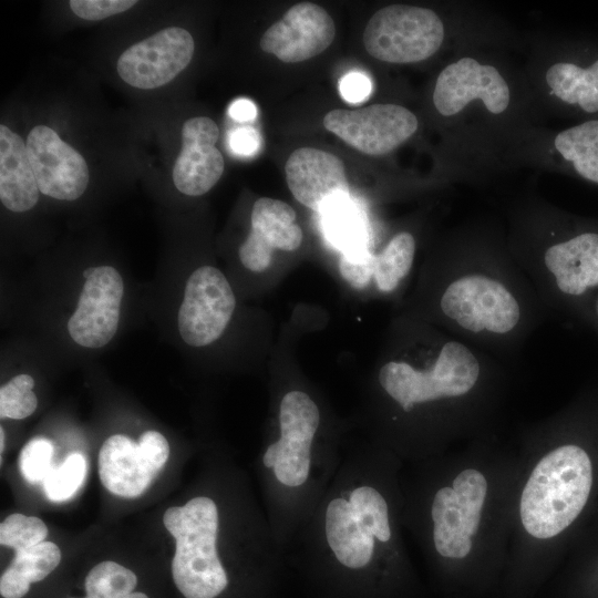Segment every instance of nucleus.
Listing matches in <instances>:
<instances>
[{
  "label": "nucleus",
  "mask_w": 598,
  "mask_h": 598,
  "mask_svg": "<svg viewBox=\"0 0 598 598\" xmlns=\"http://www.w3.org/2000/svg\"><path fill=\"white\" fill-rule=\"evenodd\" d=\"M339 90L346 102L357 104L370 96L372 84L365 74L354 71L340 79Z\"/></svg>",
  "instance_id": "35"
},
{
  "label": "nucleus",
  "mask_w": 598,
  "mask_h": 598,
  "mask_svg": "<svg viewBox=\"0 0 598 598\" xmlns=\"http://www.w3.org/2000/svg\"><path fill=\"white\" fill-rule=\"evenodd\" d=\"M297 215L287 203L261 197L251 210V228L239 247V259L245 268L261 272L271 264L275 249L293 251L302 243V230Z\"/></svg>",
  "instance_id": "19"
},
{
  "label": "nucleus",
  "mask_w": 598,
  "mask_h": 598,
  "mask_svg": "<svg viewBox=\"0 0 598 598\" xmlns=\"http://www.w3.org/2000/svg\"><path fill=\"white\" fill-rule=\"evenodd\" d=\"M328 239L343 251L365 248V219L362 210L344 197L321 212Z\"/></svg>",
  "instance_id": "26"
},
{
  "label": "nucleus",
  "mask_w": 598,
  "mask_h": 598,
  "mask_svg": "<svg viewBox=\"0 0 598 598\" xmlns=\"http://www.w3.org/2000/svg\"><path fill=\"white\" fill-rule=\"evenodd\" d=\"M83 276L86 280L76 310L68 321V331L78 344L96 349L116 333L124 285L111 266L87 268Z\"/></svg>",
  "instance_id": "13"
},
{
  "label": "nucleus",
  "mask_w": 598,
  "mask_h": 598,
  "mask_svg": "<svg viewBox=\"0 0 598 598\" xmlns=\"http://www.w3.org/2000/svg\"><path fill=\"white\" fill-rule=\"evenodd\" d=\"M596 315H597V318H598V300H597V303H596Z\"/></svg>",
  "instance_id": "39"
},
{
  "label": "nucleus",
  "mask_w": 598,
  "mask_h": 598,
  "mask_svg": "<svg viewBox=\"0 0 598 598\" xmlns=\"http://www.w3.org/2000/svg\"><path fill=\"white\" fill-rule=\"evenodd\" d=\"M554 144L581 177L598 183V120L558 133Z\"/></svg>",
  "instance_id": "24"
},
{
  "label": "nucleus",
  "mask_w": 598,
  "mask_h": 598,
  "mask_svg": "<svg viewBox=\"0 0 598 598\" xmlns=\"http://www.w3.org/2000/svg\"><path fill=\"white\" fill-rule=\"evenodd\" d=\"M228 114L237 122H248L256 117L257 107L251 101L247 99H239L229 105Z\"/></svg>",
  "instance_id": "37"
},
{
  "label": "nucleus",
  "mask_w": 598,
  "mask_h": 598,
  "mask_svg": "<svg viewBox=\"0 0 598 598\" xmlns=\"http://www.w3.org/2000/svg\"><path fill=\"white\" fill-rule=\"evenodd\" d=\"M431 515L436 551L451 559L467 557L472 540L465 532L457 495L452 487L445 486L435 493Z\"/></svg>",
  "instance_id": "22"
},
{
  "label": "nucleus",
  "mask_w": 598,
  "mask_h": 598,
  "mask_svg": "<svg viewBox=\"0 0 598 598\" xmlns=\"http://www.w3.org/2000/svg\"><path fill=\"white\" fill-rule=\"evenodd\" d=\"M323 125L359 152L379 156L410 138L417 128V118L401 105L384 103L332 110L326 114Z\"/></svg>",
  "instance_id": "10"
},
{
  "label": "nucleus",
  "mask_w": 598,
  "mask_h": 598,
  "mask_svg": "<svg viewBox=\"0 0 598 598\" xmlns=\"http://www.w3.org/2000/svg\"><path fill=\"white\" fill-rule=\"evenodd\" d=\"M280 439L270 444L262 463L283 485H302L310 472L311 444L320 422L317 404L305 392H288L279 409Z\"/></svg>",
  "instance_id": "9"
},
{
  "label": "nucleus",
  "mask_w": 598,
  "mask_h": 598,
  "mask_svg": "<svg viewBox=\"0 0 598 598\" xmlns=\"http://www.w3.org/2000/svg\"><path fill=\"white\" fill-rule=\"evenodd\" d=\"M136 575L114 561H102L87 574L84 586L85 598H148L143 592H133Z\"/></svg>",
  "instance_id": "27"
},
{
  "label": "nucleus",
  "mask_w": 598,
  "mask_h": 598,
  "mask_svg": "<svg viewBox=\"0 0 598 598\" xmlns=\"http://www.w3.org/2000/svg\"><path fill=\"white\" fill-rule=\"evenodd\" d=\"M327 543L344 567H365L374 553V540L391 537L389 509L384 497L372 486L354 488L349 499L332 498L324 513Z\"/></svg>",
  "instance_id": "6"
},
{
  "label": "nucleus",
  "mask_w": 598,
  "mask_h": 598,
  "mask_svg": "<svg viewBox=\"0 0 598 598\" xmlns=\"http://www.w3.org/2000/svg\"><path fill=\"white\" fill-rule=\"evenodd\" d=\"M286 182L293 197L303 206L322 212L350 196L342 161L315 147L293 151L285 165Z\"/></svg>",
  "instance_id": "17"
},
{
  "label": "nucleus",
  "mask_w": 598,
  "mask_h": 598,
  "mask_svg": "<svg viewBox=\"0 0 598 598\" xmlns=\"http://www.w3.org/2000/svg\"><path fill=\"white\" fill-rule=\"evenodd\" d=\"M166 529L175 538L172 575L185 598H215L227 586V574L216 550L218 511L206 496L166 509Z\"/></svg>",
  "instance_id": "5"
},
{
  "label": "nucleus",
  "mask_w": 598,
  "mask_h": 598,
  "mask_svg": "<svg viewBox=\"0 0 598 598\" xmlns=\"http://www.w3.org/2000/svg\"><path fill=\"white\" fill-rule=\"evenodd\" d=\"M473 100L483 102L491 113L501 114L509 105L511 91L496 68L466 56L441 71L433 91V103L441 115L452 116Z\"/></svg>",
  "instance_id": "15"
},
{
  "label": "nucleus",
  "mask_w": 598,
  "mask_h": 598,
  "mask_svg": "<svg viewBox=\"0 0 598 598\" xmlns=\"http://www.w3.org/2000/svg\"><path fill=\"white\" fill-rule=\"evenodd\" d=\"M362 39L367 52L380 61L415 63L437 52L443 43L444 25L431 9L391 4L370 18Z\"/></svg>",
  "instance_id": "7"
},
{
  "label": "nucleus",
  "mask_w": 598,
  "mask_h": 598,
  "mask_svg": "<svg viewBox=\"0 0 598 598\" xmlns=\"http://www.w3.org/2000/svg\"><path fill=\"white\" fill-rule=\"evenodd\" d=\"M230 150L239 156L255 154L261 144L259 132L250 126L238 127L229 134Z\"/></svg>",
  "instance_id": "36"
},
{
  "label": "nucleus",
  "mask_w": 598,
  "mask_h": 598,
  "mask_svg": "<svg viewBox=\"0 0 598 598\" xmlns=\"http://www.w3.org/2000/svg\"><path fill=\"white\" fill-rule=\"evenodd\" d=\"M52 443L43 437L29 441L20 452V471L30 483L43 482L50 472Z\"/></svg>",
  "instance_id": "32"
},
{
  "label": "nucleus",
  "mask_w": 598,
  "mask_h": 598,
  "mask_svg": "<svg viewBox=\"0 0 598 598\" xmlns=\"http://www.w3.org/2000/svg\"><path fill=\"white\" fill-rule=\"evenodd\" d=\"M194 49V39L187 30L166 28L126 49L117 60V73L131 86L156 89L189 64Z\"/></svg>",
  "instance_id": "12"
},
{
  "label": "nucleus",
  "mask_w": 598,
  "mask_h": 598,
  "mask_svg": "<svg viewBox=\"0 0 598 598\" xmlns=\"http://www.w3.org/2000/svg\"><path fill=\"white\" fill-rule=\"evenodd\" d=\"M0 436H1V439H0V445H1L0 453L2 454L3 446H4V431H3L2 427L0 429Z\"/></svg>",
  "instance_id": "38"
},
{
  "label": "nucleus",
  "mask_w": 598,
  "mask_h": 598,
  "mask_svg": "<svg viewBox=\"0 0 598 598\" xmlns=\"http://www.w3.org/2000/svg\"><path fill=\"white\" fill-rule=\"evenodd\" d=\"M424 359L420 365L392 359L379 370L381 388L404 413L419 405L478 400L504 374L503 362L448 333L430 339Z\"/></svg>",
  "instance_id": "2"
},
{
  "label": "nucleus",
  "mask_w": 598,
  "mask_h": 598,
  "mask_svg": "<svg viewBox=\"0 0 598 598\" xmlns=\"http://www.w3.org/2000/svg\"><path fill=\"white\" fill-rule=\"evenodd\" d=\"M47 525L38 517L14 513L0 524V544L16 551L44 542Z\"/></svg>",
  "instance_id": "30"
},
{
  "label": "nucleus",
  "mask_w": 598,
  "mask_h": 598,
  "mask_svg": "<svg viewBox=\"0 0 598 598\" xmlns=\"http://www.w3.org/2000/svg\"><path fill=\"white\" fill-rule=\"evenodd\" d=\"M339 269L342 278L353 288H365L374 274V254L367 248L343 251Z\"/></svg>",
  "instance_id": "33"
},
{
  "label": "nucleus",
  "mask_w": 598,
  "mask_h": 598,
  "mask_svg": "<svg viewBox=\"0 0 598 598\" xmlns=\"http://www.w3.org/2000/svg\"><path fill=\"white\" fill-rule=\"evenodd\" d=\"M415 257V239L409 231L394 235L386 246L374 255L373 278L378 289L390 293L410 274Z\"/></svg>",
  "instance_id": "25"
},
{
  "label": "nucleus",
  "mask_w": 598,
  "mask_h": 598,
  "mask_svg": "<svg viewBox=\"0 0 598 598\" xmlns=\"http://www.w3.org/2000/svg\"><path fill=\"white\" fill-rule=\"evenodd\" d=\"M334 34V22L322 7L300 2L265 31L260 48L282 62L297 63L323 52Z\"/></svg>",
  "instance_id": "16"
},
{
  "label": "nucleus",
  "mask_w": 598,
  "mask_h": 598,
  "mask_svg": "<svg viewBox=\"0 0 598 598\" xmlns=\"http://www.w3.org/2000/svg\"><path fill=\"white\" fill-rule=\"evenodd\" d=\"M511 252L549 316L598 287V233L518 243Z\"/></svg>",
  "instance_id": "4"
},
{
  "label": "nucleus",
  "mask_w": 598,
  "mask_h": 598,
  "mask_svg": "<svg viewBox=\"0 0 598 598\" xmlns=\"http://www.w3.org/2000/svg\"><path fill=\"white\" fill-rule=\"evenodd\" d=\"M169 445L157 431L144 432L138 442L115 434L103 443L99 453L102 484L124 498L141 496L167 462Z\"/></svg>",
  "instance_id": "8"
},
{
  "label": "nucleus",
  "mask_w": 598,
  "mask_h": 598,
  "mask_svg": "<svg viewBox=\"0 0 598 598\" xmlns=\"http://www.w3.org/2000/svg\"><path fill=\"white\" fill-rule=\"evenodd\" d=\"M86 475V461L80 453L70 454L58 467L51 468L43 481L47 497L52 502L71 498L82 486Z\"/></svg>",
  "instance_id": "29"
},
{
  "label": "nucleus",
  "mask_w": 598,
  "mask_h": 598,
  "mask_svg": "<svg viewBox=\"0 0 598 598\" xmlns=\"http://www.w3.org/2000/svg\"><path fill=\"white\" fill-rule=\"evenodd\" d=\"M60 548L52 542H42L16 551L10 566L0 578V594L4 598H22L32 582L44 579L60 564Z\"/></svg>",
  "instance_id": "21"
},
{
  "label": "nucleus",
  "mask_w": 598,
  "mask_h": 598,
  "mask_svg": "<svg viewBox=\"0 0 598 598\" xmlns=\"http://www.w3.org/2000/svg\"><path fill=\"white\" fill-rule=\"evenodd\" d=\"M235 307V295L224 274L212 266L199 267L186 282L178 310L182 339L192 347L210 344L226 329Z\"/></svg>",
  "instance_id": "11"
},
{
  "label": "nucleus",
  "mask_w": 598,
  "mask_h": 598,
  "mask_svg": "<svg viewBox=\"0 0 598 598\" xmlns=\"http://www.w3.org/2000/svg\"><path fill=\"white\" fill-rule=\"evenodd\" d=\"M135 0H71V10L84 20H103L135 6Z\"/></svg>",
  "instance_id": "34"
},
{
  "label": "nucleus",
  "mask_w": 598,
  "mask_h": 598,
  "mask_svg": "<svg viewBox=\"0 0 598 598\" xmlns=\"http://www.w3.org/2000/svg\"><path fill=\"white\" fill-rule=\"evenodd\" d=\"M592 484L587 452L565 444L547 453L533 470L520 497L524 528L538 539L565 530L586 505Z\"/></svg>",
  "instance_id": "3"
},
{
  "label": "nucleus",
  "mask_w": 598,
  "mask_h": 598,
  "mask_svg": "<svg viewBox=\"0 0 598 598\" xmlns=\"http://www.w3.org/2000/svg\"><path fill=\"white\" fill-rule=\"evenodd\" d=\"M219 130L209 117L187 120L182 127V150L173 167L175 187L188 196L210 190L224 173V157L215 147Z\"/></svg>",
  "instance_id": "18"
},
{
  "label": "nucleus",
  "mask_w": 598,
  "mask_h": 598,
  "mask_svg": "<svg viewBox=\"0 0 598 598\" xmlns=\"http://www.w3.org/2000/svg\"><path fill=\"white\" fill-rule=\"evenodd\" d=\"M34 380L28 374L12 378L0 389V416L21 420L31 415L38 405L32 391Z\"/></svg>",
  "instance_id": "31"
},
{
  "label": "nucleus",
  "mask_w": 598,
  "mask_h": 598,
  "mask_svg": "<svg viewBox=\"0 0 598 598\" xmlns=\"http://www.w3.org/2000/svg\"><path fill=\"white\" fill-rule=\"evenodd\" d=\"M554 95L569 104H578L586 112L598 111V60L587 69L559 62L546 73Z\"/></svg>",
  "instance_id": "23"
},
{
  "label": "nucleus",
  "mask_w": 598,
  "mask_h": 598,
  "mask_svg": "<svg viewBox=\"0 0 598 598\" xmlns=\"http://www.w3.org/2000/svg\"><path fill=\"white\" fill-rule=\"evenodd\" d=\"M25 146L40 193L74 200L85 192L90 179L85 159L52 128L34 126Z\"/></svg>",
  "instance_id": "14"
},
{
  "label": "nucleus",
  "mask_w": 598,
  "mask_h": 598,
  "mask_svg": "<svg viewBox=\"0 0 598 598\" xmlns=\"http://www.w3.org/2000/svg\"><path fill=\"white\" fill-rule=\"evenodd\" d=\"M452 488L457 495L465 532L472 537L480 527L487 492L486 480L477 470L466 468L454 478Z\"/></svg>",
  "instance_id": "28"
},
{
  "label": "nucleus",
  "mask_w": 598,
  "mask_h": 598,
  "mask_svg": "<svg viewBox=\"0 0 598 598\" xmlns=\"http://www.w3.org/2000/svg\"><path fill=\"white\" fill-rule=\"evenodd\" d=\"M39 187L22 138L0 125V199L8 209L22 213L34 207Z\"/></svg>",
  "instance_id": "20"
},
{
  "label": "nucleus",
  "mask_w": 598,
  "mask_h": 598,
  "mask_svg": "<svg viewBox=\"0 0 598 598\" xmlns=\"http://www.w3.org/2000/svg\"><path fill=\"white\" fill-rule=\"evenodd\" d=\"M431 274V317L446 333L503 363L518 362L549 318L511 250L457 243Z\"/></svg>",
  "instance_id": "1"
}]
</instances>
